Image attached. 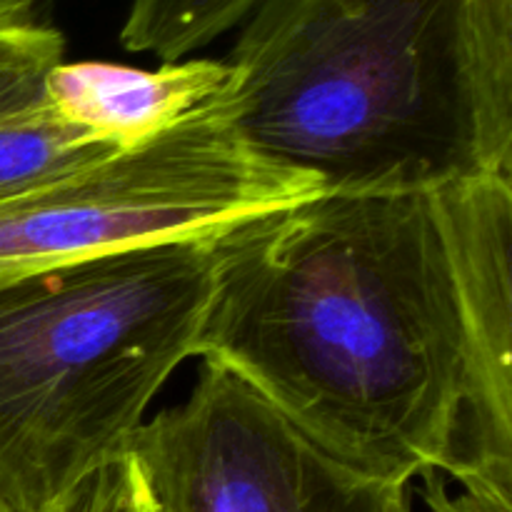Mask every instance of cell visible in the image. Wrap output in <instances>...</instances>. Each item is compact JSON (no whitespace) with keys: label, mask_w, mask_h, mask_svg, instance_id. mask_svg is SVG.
<instances>
[{"label":"cell","mask_w":512,"mask_h":512,"mask_svg":"<svg viewBox=\"0 0 512 512\" xmlns=\"http://www.w3.org/2000/svg\"><path fill=\"white\" fill-rule=\"evenodd\" d=\"M198 358L355 473L512 498V178L220 230Z\"/></svg>","instance_id":"1"},{"label":"cell","mask_w":512,"mask_h":512,"mask_svg":"<svg viewBox=\"0 0 512 512\" xmlns=\"http://www.w3.org/2000/svg\"><path fill=\"white\" fill-rule=\"evenodd\" d=\"M215 108L323 193L512 178V0H263Z\"/></svg>","instance_id":"2"},{"label":"cell","mask_w":512,"mask_h":512,"mask_svg":"<svg viewBox=\"0 0 512 512\" xmlns=\"http://www.w3.org/2000/svg\"><path fill=\"white\" fill-rule=\"evenodd\" d=\"M218 233L40 270L0 288V512H45L125 453L198 355Z\"/></svg>","instance_id":"3"},{"label":"cell","mask_w":512,"mask_h":512,"mask_svg":"<svg viewBox=\"0 0 512 512\" xmlns=\"http://www.w3.org/2000/svg\"><path fill=\"white\" fill-rule=\"evenodd\" d=\"M215 103L150 143L0 200V288L105 253L220 233L323 193L310 175L250 150Z\"/></svg>","instance_id":"4"},{"label":"cell","mask_w":512,"mask_h":512,"mask_svg":"<svg viewBox=\"0 0 512 512\" xmlns=\"http://www.w3.org/2000/svg\"><path fill=\"white\" fill-rule=\"evenodd\" d=\"M128 450L158 512H388L403 488L345 468L208 363L188 398L148 420Z\"/></svg>","instance_id":"5"},{"label":"cell","mask_w":512,"mask_h":512,"mask_svg":"<svg viewBox=\"0 0 512 512\" xmlns=\"http://www.w3.org/2000/svg\"><path fill=\"white\" fill-rule=\"evenodd\" d=\"M228 80V63L213 58L163 63L158 70L60 60L45 75V98L65 123L130 150L208 110Z\"/></svg>","instance_id":"6"},{"label":"cell","mask_w":512,"mask_h":512,"mask_svg":"<svg viewBox=\"0 0 512 512\" xmlns=\"http://www.w3.org/2000/svg\"><path fill=\"white\" fill-rule=\"evenodd\" d=\"M60 60L63 43L0 58V200L120 150L50 108L45 75Z\"/></svg>","instance_id":"7"},{"label":"cell","mask_w":512,"mask_h":512,"mask_svg":"<svg viewBox=\"0 0 512 512\" xmlns=\"http://www.w3.org/2000/svg\"><path fill=\"white\" fill-rule=\"evenodd\" d=\"M263 0H133L120 30L130 53L178 63L243 23Z\"/></svg>","instance_id":"8"},{"label":"cell","mask_w":512,"mask_h":512,"mask_svg":"<svg viewBox=\"0 0 512 512\" xmlns=\"http://www.w3.org/2000/svg\"><path fill=\"white\" fill-rule=\"evenodd\" d=\"M45 512H158L138 458L130 450L90 470Z\"/></svg>","instance_id":"9"},{"label":"cell","mask_w":512,"mask_h":512,"mask_svg":"<svg viewBox=\"0 0 512 512\" xmlns=\"http://www.w3.org/2000/svg\"><path fill=\"white\" fill-rule=\"evenodd\" d=\"M63 40V35L45 23L35 0H0V58Z\"/></svg>","instance_id":"10"},{"label":"cell","mask_w":512,"mask_h":512,"mask_svg":"<svg viewBox=\"0 0 512 512\" xmlns=\"http://www.w3.org/2000/svg\"><path fill=\"white\" fill-rule=\"evenodd\" d=\"M418 480L420 498L430 512H512V498L465 488H460V493H450V480L433 470Z\"/></svg>","instance_id":"11"},{"label":"cell","mask_w":512,"mask_h":512,"mask_svg":"<svg viewBox=\"0 0 512 512\" xmlns=\"http://www.w3.org/2000/svg\"><path fill=\"white\" fill-rule=\"evenodd\" d=\"M388 512H415L413 510V498H410V485L395 490L393 500H390Z\"/></svg>","instance_id":"12"}]
</instances>
